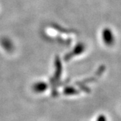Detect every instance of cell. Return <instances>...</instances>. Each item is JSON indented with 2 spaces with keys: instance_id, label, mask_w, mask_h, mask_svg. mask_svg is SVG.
Instances as JSON below:
<instances>
[{
  "instance_id": "6da1fadb",
  "label": "cell",
  "mask_w": 121,
  "mask_h": 121,
  "mask_svg": "<svg viewBox=\"0 0 121 121\" xmlns=\"http://www.w3.org/2000/svg\"><path fill=\"white\" fill-rule=\"evenodd\" d=\"M47 84L44 82H39L35 83L33 86V90L38 93L43 92L47 89Z\"/></svg>"
},
{
  "instance_id": "7a4b0ae2",
  "label": "cell",
  "mask_w": 121,
  "mask_h": 121,
  "mask_svg": "<svg viewBox=\"0 0 121 121\" xmlns=\"http://www.w3.org/2000/svg\"><path fill=\"white\" fill-rule=\"evenodd\" d=\"M78 91L75 88L72 87H67L64 90V94L67 95H71V94H78Z\"/></svg>"
}]
</instances>
